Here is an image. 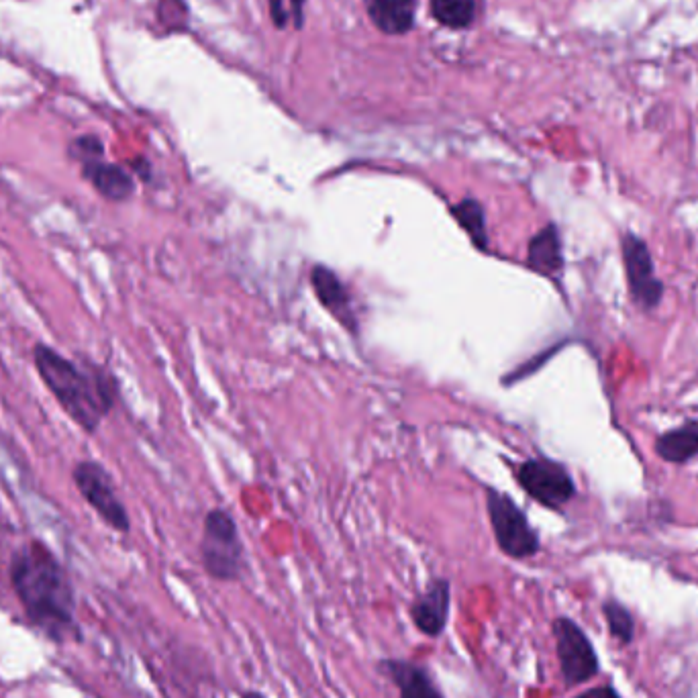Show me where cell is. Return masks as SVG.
I'll return each mask as SVG.
<instances>
[{
  "label": "cell",
  "mask_w": 698,
  "mask_h": 698,
  "mask_svg": "<svg viewBox=\"0 0 698 698\" xmlns=\"http://www.w3.org/2000/svg\"><path fill=\"white\" fill-rule=\"evenodd\" d=\"M11 580L29 619L49 637L74 629V590L58 558L39 541L21 545L11 560Z\"/></svg>",
  "instance_id": "obj_1"
},
{
  "label": "cell",
  "mask_w": 698,
  "mask_h": 698,
  "mask_svg": "<svg viewBox=\"0 0 698 698\" xmlns=\"http://www.w3.org/2000/svg\"><path fill=\"white\" fill-rule=\"evenodd\" d=\"M33 364L45 388L56 396L66 415L86 433H96L115 407V378L96 364L80 366L47 343L33 347Z\"/></svg>",
  "instance_id": "obj_2"
},
{
  "label": "cell",
  "mask_w": 698,
  "mask_h": 698,
  "mask_svg": "<svg viewBox=\"0 0 698 698\" xmlns=\"http://www.w3.org/2000/svg\"><path fill=\"white\" fill-rule=\"evenodd\" d=\"M201 556L207 574L219 582H235L245 570L243 541L235 519L225 509H213L205 517Z\"/></svg>",
  "instance_id": "obj_3"
},
{
  "label": "cell",
  "mask_w": 698,
  "mask_h": 698,
  "mask_svg": "<svg viewBox=\"0 0 698 698\" xmlns=\"http://www.w3.org/2000/svg\"><path fill=\"white\" fill-rule=\"evenodd\" d=\"M486 511L490 527L501 552L513 560L533 558L541 550L537 531L531 527L527 515L517 507L511 496L488 488Z\"/></svg>",
  "instance_id": "obj_4"
},
{
  "label": "cell",
  "mask_w": 698,
  "mask_h": 698,
  "mask_svg": "<svg viewBox=\"0 0 698 698\" xmlns=\"http://www.w3.org/2000/svg\"><path fill=\"white\" fill-rule=\"evenodd\" d=\"M72 478L84 501L109 527L121 533H127L131 529L127 509L117 494L115 482L101 464L92 460L78 462L72 470Z\"/></svg>",
  "instance_id": "obj_5"
},
{
  "label": "cell",
  "mask_w": 698,
  "mask_h": 698,
  "mask_svg": "<svg viewBox=\"0 0 698 698\" xmlns=\"http://www.w3.org/2000/svg\"><path fill=\"white\" fill-rule=\"evenodd\" d=\"M552 633L566 686L590 682L601 670V664H598L594 645L584 629L570 617H556L552 623Z\"/></svg>",
  "instance_id": "obj_6"
},
{
  "label": "cell",
  "mask_w": 698,
  "mask_h": 698,
  "mask_svg": "<svg viewBox=\"0 0 698 698\" xmlns=\"http://www.w3.org/2000/svg\"><path fill=\"white\" fill-rule=\"evenodd\" d=\"M517 482L533 501L547 509H562L576 494L570 472L562 464L545 458L523 462L517 470Z\"/></svg>",
  "instance_id": "obj_7"
},
{
  "label": "cell",
  "mask_w": 698,
  "mask_h": 698,
  "mask_svg": "<svg viewBox=\"0 0 698 698\" xmlns=\"http://www.w3.org/2000/svg\"><path fill=\"white\" fill-rule=\"evenodd\" d=\"M623 247V262L631 288L633 301L641 309H656L664 296V284L656 276L654 260L645 241L633 233H627L621 241Z\"/></svg>",
  "instance_id": "obj_8"
},
{
  "label": "cell",
  "mask_w": 698,
  "mask_h": 698,
  "mask_svg": "<svg viewBox=\"0 0 698 698\" xmlns=\"http://www.w3.org/2000/svg\"><path fill=\"white\" fill-rule=\"evenodd\" d=\"M452 609V584L445 578H435L429 586L415 596L411 605L413 625L427 637H439L450 619Z\"/></svg>",
  "instance_id": "obj_9"
},
{
  "label": "cell",
  "mask_w": 698,
  "mask_h": 698,
  "mask_svg": "<svg viewBox=\"0 0 698 698\" xmlns=\"http://www.w3.org/2000/svg\"><path fill=\"white\" fill-rule=\"evenodd\" d=\"M311 284L313 290L319 298V303L347 329L352 331L354 335L360 331L356 313L352 309V298H349V292L345 288V284L341 282V278L329 270L327 266L319 264L311 270Z\"/></svg>",
  "instance_id": "obj_10"
},
{
  "label": "cell",
  "mask_w": 698,
  "mask_h": 698,
  "mask_svg": "<svg viewBox=\"0 0 698 698\" xmlns=\"http://www.w3.org/2000/svg\"><path fill=\"white\" fill-rule=\"evenodd\" d=\"M80 172L82 178L111 203H125L135 194L133 174L119 164L105 162V158L82 164Z\"/></svg>",
  "instance_id": "obj_11"
},
{
  "label": "cell",
  "mask_w": 698,
  "mask_h": 698,
  "mask_svg": "<svg viewBox=\"0 0 698 698\" xmlns=\"http://www.w3.org/2000/svg\"><path fill=\"white\" fill-rule=\"evenodd\" d=\"M372 25L384 35H407L415 27L417 0H364Z\"/></svg>",
  "instance_id": "obj_12"
},
{
  "label": "cell",
  "mask_w": 698,
  "mask_h": 698,
  "mask_svg": "<svg viewBox=\"0 0 698 698\" xmlns=\"http://www.w3.org/2000/svg\"><path fill=\"white\" fill-rule=\"evenodd\" d=\"M380 672L398 688V698H445L431 676L417 664L405 660H382Z\"/></svg>",
  "instance_id": "obj_13"
},
{
  "label": "cell",
  "mask_w": 698,
  "mask_h": 698,
  "mask_svg": "<svg viewBox=\"0 0 698 698\" xmlns=\"http://www.w3.org/2000/svg\"><path fill=\"white\" fill-rule=\"evenodd\" d=\"M527 264L533 272L541 276H556L564 266L562 256V239L560 231L554 223L545 225L541 231H537L527 249Z\"/></svg>",
  "instance_id": "obj_14"
},
{
  "label": "cell",
  "mask_w": 698,
  "mask_h": 698,
  "mask_svg": "<svg viewBox=\"0 0 698 698\" xmlns=\"http://www.w3.org/2000/svg\"><path fill=\"white\" fill-rule=\"evenodd\" d=\"M656 452L662 460L672 464H682L698 456V423H686L666 435L656 443Z\"/></svg>",
  "instance_id": "obj_15"
},
{
  "label": "cell",
  "mask_w": 698,
  "mask_h": 698,
  "mask_svg": "<svg viewBox=\"0 0 698 698\" xmlns=\"http://www.w3.org/2000/svg\"><path fill=\"white\" fill-rule=\"evenodd\" d=\"M478 0H429L431 17L447 29H468L478 19Z\"/></svg>",
  "instance_id": "obj_16"
},
{
  "label": "cell",
  "mask_w": 698,
  "mask_h": 698,
  "mask_svg": "<svg viewBox=\"0 0 698 698\" xmlns=\"http://www.w3.org/2000/svg\"><path fill=\"white\" fill-rule=\"evenodd\" d=\"M450 213L456 219V223L468 233L470 241L478 249H482V252H488V229L482 203H478L476 198H464V201L450 209Z\"/></svg>",
  "instance_id": "obj_17"
},
{
  "label": "cell",
  "mask_w": 698,
  "mask_h": 698,
  "mask_svg": "<svg viewBox=\"0 0 698 698\" xmlns=\"http://www.w3.org/2000/svg\"><path fill=\"white\" fill-rule=\"evenodd\" d=\"M603 615L607 619L609 631L619 645H629L635 637V621L627 607L617 601H607L603 605Z\"/></svg>",
  "instance_id": "obj_18"
},
{
  "label": "cell",
  "mask_w": 698,
  "mask_h": 698,
  "mask_svg": "<svg viewBox=\"0 0 698 698\" xmlns=\"http://www.w3.org/2000/svg\"><path fill=\"white\" fill-rule=\"evenodd\" d=\"M305 5L307 0H270V19L278 29L305 27Z\"/></svg>",
  "instance_id": "obj_19"
},
{
  "label": "cell",
  "mask_w": 698,
  "mask_h": 698,
  "mask_svg": "<svg viewBox=\"0 0 698 698\" xmlns=\"http://www.w3.org/2000/svg\"><path fill=\"white\" fill-rule=\"evenodd\" d=\"M68 156L70 160L82 164L103 160L105 158V143L98 135H80L70 141L68 145Z\"/></svg>",
  "instance_id": "obj_20"
},
{
  "label": "cell",
  "mask_w": 698,
  "mask_h": 698,
  "mask_svg": "<svg viewBox=\"0 0 698 698\" xmlns=\"http://www.w3.org/2000/svg\"><path fill=\"white\" fill-rule=\"evenodd\" d=\"M576 698H621L617 692H615V688H611V686H598V688H590V690H586L584 694H580V696H576Z\"/></svg>",
  "instance_id": "obj_21"
},
{
  "label": "cell",
  "mask_w": 698,
  "mask_h": 698,
  "mask_svg": "<svg viewBox=\"0 0 698 698\" xmlns=\"http://www.w3.org/2000/svg\"><path fill=\"white\" fill-rule=\"evenodd\" d=\"M131 166H133V172H135L139 178H143V180L152 178V168H149V162H147V160L139 158V160L131 162Z\"/></svg>",
  "instance_id": "obj_22"
},
{
  "label": "cell",
  "mask_w": 698,
  "mask_h": 698,
  "mask_svg": "<svg viewBox=\"0 0 698 698\" xmlns=\"http://www.w3.org/2000/svg\"><path fill=\"white\" fill-rule=\"evenodd\" d=\"M241 698H266L262 692H258V690H247Z\"/></svg>",
  "instance_id": "obj_23"
}]
</instances>
